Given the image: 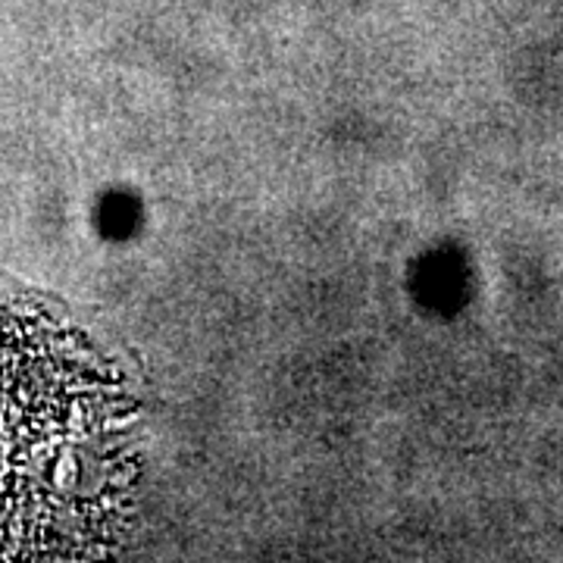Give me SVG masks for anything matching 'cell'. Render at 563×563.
I'll use <instances>...</instances> for the list:
<instances>
[{"label": "cell", "mask_w": 563, "mask_h": 563, "mask_svg": "<svg viewBox=\"0 0 563 563\" xmlns=\"http://www.w3.org/2000/svg\"><path fill=\"white\" fill-rule=\"evenodd\" d=\"M129 395L69 322L0 291V561L95 558L132 507Z\"/></svg>", "instance_id": "cell-1"}]
</instances>
